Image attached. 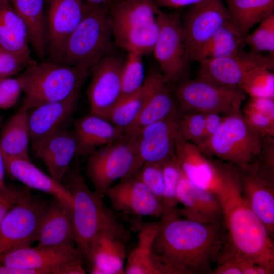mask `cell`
I'll return each mask as SVG.
<instances>
[{"mask_svg":"<svg viewBox=\"0 0 274 274\" xmlns=\"http://www.w3.org/2000/svg\"><path fill=\"white\" fill-rule=\"evenodd\" d=\"M153 250L165 274L212 273L226 241L223 223L169 215L160 219Z\"/></svg>","mask_w":274,"mask_h":274,"instance_id":"obj_1","label":"cell"},{"mask_svg":"<svg viewBox=\"0 0 274 274\" xmlns=\"http://www.w3.org/2000/svg\"><path fill=\"white\" fill-rule=\"evenodd\" d=\"M238 182H232L219 197L226 247L238 256L274 270L273 238L242 196Z\"/></svg>","mask_w":274,"mask_h":274,"instance_id":"obj_2","label":"cell"},{"mask_svg":"<svg viewBox=\"0 0 274 274\" xmlns=\"http://www.w3.org/2000/svg\"><path fill=\"white\" fill-rule=\"evenodd\" d=\"M62 184L72 196L74 242L83 259L94 242L104 233L115 234L126 243L131 239L130 231L105 205L104 198L88 187L78 165L74 163L71 165Z\"/></svg>","mask_w":274,"mask_h":274,"instance_id":"obj_3","label":"cell"},{"mask_svg":"<svg viewBox=\"0 0 274 274\" xmlns=\"http://www.w3.org/2000/svg\"><path fill=\"white\" fill-rule=\"evenodd\" d=\"M114 44L108 8L85 2L83 16L67 38L57 62L89 71L113 53Z\"/></svg>","mask_w":274,"mask_h":274,"instance_id":"obj_4","label":"cell"},{"mask_svg":"<svg viewBox=\"0 0 274 274\" xmlns=\"http://www.w3.org/2000/svg\"><path fill=\"white\" fill-rule=\"evenodd\" d=\"M159 10L154 0H114L109 8L114 44L128 52H152Z\"/></svg>","mask_w":274,"mask_h":274,"instance_id":"obj_5","label":"cell"},{"mask_svg":"<svg viewBox=\"0 0 274 274\" xmlns=\"http://www.w3.org/2000/svg\"><path fill=\"white\" fill-rule=\"evenodd\" d=\"M90 72L53 61H33L19 75L24 98L19 109L28 112L40 105L65 98L80 90Z\"/></svg>","mask_w":274,"mask_h":274,"instance_id":"obj_6","label":"cell"},{"mask_svg":"<svg viewBox=\"0 0 274 274\" xmlns=\"http://www.w3.org/2000/svg\"><path fill=\"white\" fill-rule=\"evenodd\" d=\"M262 137L248 125L241 112L225 116L217 131L196 146L206 155L242 167L255 159Z\"/></svg>","mask_w":274,"mask_h":274,"instance_id":"obj_7","label":"cell"},{"mask_svg":"<svg viewBox=\"0 0 274 274\" xmlns=\"http://www.w3.org/2000/svg\"><path fill=\"white\" fill-rule=\"evenodd\" d=\"M143 165L136 136L126 135L101 147L88 156L86 172L98 195L104 198L113 184L136 172Z\"/></svg>","mask_w":274,"mask_h":274,"instance_id":"obj_8","label":"cell"},{"mask_svg":"<svg viewBox=\"0 0 274 274\" xmlns=\"http://www.w3.org/2000/svg\"><path fill=\"white\" fill-rule=\"evenodd\" d=\"M173 92L178 109L182 113H216L228 116L242 112L246 99L240 89L199 77L183 79L177 83Z\"/></svg>","mask_w":274,"mask_h":274,"instance_id":"obj_9","label":"cell"},{"mask_svg":"<svg viewBox=\"0 0 274 274\" xmlns=\"http://www.w3.org/2000/svg\"><path fill=\"white\" fill-rule=\"evenodd\" d=\"M175 155L183 174L194 185L219 198L238 179L236 166L206 155L195 144L178 136Z\"/></svg>","mask_w":274,"mask_h":274,"instance_id":"obj_10","label":"cell"},{"mask_svg":"<svg viewBox=\"0 0 274 274\" xmlns=\"http://www.w3.org/2000/svg\"><path fill=\"white\" fill-rule=\"evenodd\" d=\"M159 33L152 52L168 84L185 79L190 62L181 18L178 11L158 14Z\"/></svg>","mask_w":274,"mask_h":274,"instance_id":"obj_11","label":"cell"},{"mask_svg":"<svg viewBox=\"0 0 274 274\" xmlns=\"http://www.w3.org/2000/svg\"><path fill=\"white\" fill-rule=\"evenodd\" d=\"M48 206L28 190L0 225V255L31 246L37 241Z\"/></svg>","mask_w":274,"mask_h":274,"instance_id":"obj_12","label":"cell"},{"mask_svg":"<svg viewBox=\"0 0 274 274\" xmlns=\"http://www.w3.org/2000/svg\"><path fill=\"white\" fill-rule=\"evenodd\" d=\"M224 0H202L188 7L181 19L191 62L214 35L229 21Z\"/></svg>","mask_w":274,"mask_h":274,"instance_id":"obj_13","label":"cell"},{"mask_svg":"<svg viewBox=\"0 0 274 274\" xmlns=\"http://www.w3.org/2000/svg\"><path fill=\"white\" fill-rule=\"evenodd\" d=\"M198 62L197 77L238 89L253 69L264 67L272 71L274 68L273 55H264L244 49L229 56L204 59Z\"/></svg>","mask_w":274,"mask_h":274,"instance_id":"obj_14","label":"cell"},{"mask_svg":"<svg viewBox=\"0 0 274 274\" xmlns=\"http://www.w3.org/2000/svg\"><path fill=\"white\" fill-rule=\"evenodd\" d=\"M124 60L113 53L89 71L91 80L87 90L91 113L107 119L122 95V74Z\"/></svg>","mask_w":274,"mask_h":274,"instance_id":"obj_15","label":"cell"},{"mask_svg":"<svg viewBox=\"0 0 274 274\" xmlns=\"http://www.w3.org/2000/svg\"><path fill=\"white\" fill-rule=\"evenodd\" d=\"M240 192L269 235L274 233V174L252 164L237 167Z\"/></svg>","mask_w":274,"mask_h":274,"instance_id":"obj_16","label":"cell"},{"mask_svg":"<svg viewBox=\"0 0 274 274\" xmlns=\"http://www.w3.org/2000/svg\"><path fill=\"white\" fill-rule=\"evenodd\" d=\"M135 172L120 180L107 193L112 207L139 217L160 218L168 215L161 200L138 177Z\"/></svg>","mask_w":274,"mask_h":274,"instance_id":"obj_17","label":"cell"},{"mask_svg":"<svg viewBox=\"0 0 274 274\" xmlns=\"http://www.w3.org/2000/svg\"><path fill=\"white\" fill-rule=\"evenodd\" d=\"M181 115L178 110L146 126L136 135L138 155L143 164H162L175 154Z\"/></svg>","mask_w":274,"mask_h":274,"instance_id":"obj_18","label":"cell"},{"mask_svg":"<svg viewBox=\"0 0 274 274\" xmlns=\"http://www.w3.org/2000/svg\"><path fill=\"white\" fill-rule=\"evenodd\" d=\"M83 258L74 246L37 245L16 249L0 255V263L13 267L51 274L61 264Z\"/></svg>","mask_w":274,"mask_h":274,"instance_id":"obj_19","label":"cell"},{"mask_svg":"<svg viewBox=\"0 0 274 274\" xmlns=\"http://www.w3.org/2000/svg\"><path fill=\"white\" fill-rule=\"evenodd\" d=\"M47 50L50 61L57 62L67 38L81 20L83 0H47Z\"/></svg>","mask_w":274,"mask_h":274,"instance_id":"obj_20","label":"cell"},{"mask_svg":"<svg viewBox=\"0 0 274 274\" xmlns=\"http://www.w3.org/2000/svg\"><path fill=\"white\" fill-rule=\"evenodd\" d=\"M80 90L67 97L37 106L27 112L30 143L33 149L65 128L76 107Z\"/></svg>","mask_w":274,"mask_h":274,"instance_id":"obj_21","label":"cell"},{"mask_svg":"<svg viewBox=\"0 0 274 274\" xmlns=\"http://www.w3.org/2000/svg\"><path fill=\"white\" fill-rule=\"evenodd\" d=\"M176 197L182 205L176 214L186 219L206 223L223 224L222 204L214 193L194 185L183 174L177 189Z\"/></svg>","mask_w":274,"mask_h":274,"instance_id":"obj_22","label":"cell"},{"mask_svg":"<svg viewBox=\"0 0 274 274\" xmlns=\"http://www.w3.org/2000/svg\"><path fill=\"white\" fill-rule=\"evenodd\" d=\"M33 150L45 164L50 176L60 183L72 161L78 157L74 131L65 128L46 139Z\"/></svg>","mask_w":274,"mask_h":274,"instance_id":"obj_23","label":"cell"},{"mask_svg":"<svg viewBox=\"0 0 274 274\" xmlns=\"http://www.w3.org/2000/svg\"><path fill=\"white\" fill-rule=\"evenodd\" d=\"M149 75L151 78L149 95L138 118L126 131L127 134L136 136L146 126L168 117L179 110L174 92L160 72L153 70Z\"/></svg>","mask_w":274,"mask_h":274,"instance_id":"obj_24","label":"cell"},{"mask_svg":"<svg viewBox=\"0 0 274 274\" xmlns=\"http://www.w3.org/2000/svg\"><path fill=\"white\" fill-rule=\"evenodd\" d=\"M74 126L78 156H88L96 149L115 142L126 135L123 129L92 113L76 119Z\"/></svg>","mask_w":274,"mask_h":274,"instance_id":"obj_25","label":"cell"},{"mask_svg":"<svg viewBox=\"0 0 274 274\" xmlns=\"http://www.w3.org/2000/svg\"><path fill=\"white\" fill-rule=\"evenodd\" d=\"M72 205L54 198L48 204L37 238L38 245L74 246Z\"/></svg>","mask_w":274,"mask_h":274,"instance_id":"obj_26","label":"cell"},{"mask_svg":"<svg viewBox=\"0 0 274 274\" xmlns=\"http://www.w3.org/2000/svg\"><path fill=\"white\" fill-rule=\"evenodd\" d=\"M126 242L117 235L104 233L94 242L84 258L91 274H123L127 259Z\"/></svg>","mask_w":274,"mask_h":274,"instance_id":"obj_27","label":"cell"},{"mask_svg":"<svg viewBox=\"0 0 274 274\" xmlns=\"http://www.w3.org/2000/svg\"><path fill=\"white\" fill-rule=\"evenodd\" d=\"M6 173L26 187L51 195L59 199L73 204L69 190L37 167L29 159L11 157L4 154Z\"/></svg>","mask_w":274,"mask_h":274,"instance_id":"obj_28","label":"cell"},{"mask_svg":"<svg viewBox=\"0 0 274 274\" xmlns=\"http://www.w3.org/2000/svg\"><path fill=\"white\" fill-rule=\"evenodd\" d=\"M160 221L144 223L138 227V242L127 257L125 274H164L153 250Z\"/></svg>","mask_w":274,"mask_h":274,"instance_id":"obj_29","label":"cell"},{"mask_svg":"<svg viewBox=\"0 0 274 274\" xmlns=\"http://www.w3.org/2000/svg\"><path fill=\"white\" fill-rule=\"evenodd\" d=\"M13 8L23 21L27 29L29 43L40 58L47 50V0H9Z\"/></svg>","mask_w":274,"mask_h":274,"instance_id":"obj_30","label":"cell"},{"mask_svg":"<svg viewBox=\"0 0 274 274\" xmlns=\"http://www.w3.org/2000/svg\"><path fill=\"white\" fill-rule=\"evenodd\" d=\"M26 28L9 0L0 1V47L32 59Z\"/></svg>","mask_w":274,"mask_h":274,"instance_id":"obj_31","label":"cell"},{"mask_svg":"<svg viewBox=\"0 0 274 274\" xmlns=\"http://www.w3.org/2000/svg\"><path fill=\"white\" fill-rule=\"evenodd\" d=\"M230 22L244 36L274 14V0H224Z\"/></svg>","mask_w":274,"mask_h":274,"instance_id":"obj_32","label":"cell"},{"mask_svg":"<svg viewBox=\"0 0 274 274\" xmlns=\"http://www.w3.org/2000/svg\"><path fill=\"white\" fill-rule=\"evenodd\" d=\"M29 142L27 112L19 109L3 127L0 134V147L6 156L29 159Z\"/></svg>","mask_w":274,"mask_h":274,"instance_id":"obj_33","label":"cell"},{"mask_svg":"<svg viewBox=\"0 0 274 274\" xmlns=\"http://www.w3.org/2000/svg\"><path fill=\"white\" fill-rule=\"evenodd\" d=\"M245 36L228 21L211 38L198 53L195 61L225 57L244 49Z\"/></svg>","mask_w":274,"mask_h":274,"instance_id":"obj_34","label":"cell"},{"mask_svg":"<svg viewBox=\"0 0 274 274\" xmlns=\"http://www.w3.org/2000/svg\"><path fill=\"white\" fill-rule=\"evenodd\" d=\"M150 88L151 78L148 75L142 87L136 92L121 99L110 112L107 119L126 132L143 109Z\"/></svg>","mask_w":274,"mask_h":274,"instance_id":"obj_35","label":"cell"},{"mask_svg":"<svg viewBox=\"0 0 274 274\" xmlns=\"http://www.w3.org/2000/svg\"><path fill=\"white\" fill-rule=\"evenodd\" d=\"M239 89L250 97L274 98V74L272 71L257 67L246 76Z\"/></svg>","mask_w":274,"mask_h":274,"instance_id":"obj_36","label":"cell"},{"mask_svg":"<svg viewBox=\"0 0 274 274\" xmlns=\"http://www.w3.org/2000/svg\"><path fill=\"white\" fill-rule=\"evenodd\" d=\"M143 56L136 52H128L122 70L120 99L136 92L143 85L146 79Z\"/></svg>","mask_w":274,"mask_h":274,"instance_id":"obj_37","label":"cell"},{"mask_svg":"<svg viewBox=\"0 0 274 274\" xmlns=\"http://www.w3.org/2000/svg\"><path fill=\"white\" fill-rule=\"evenodd\" d=\"M162 167L164 189L161 200L168 215H170L177 209L176 191L183 173L175 154L162 163Z\"/></svg>","mask_w":274,"mask_h":274,"instance_id":"obj_38","label":"cell"},{"mask_svg":"<svg viewBox=\"0 0 274 274\" xmlns=\"http://www.w3.org/2000/svg\"><path fill=\"white\" fill-rule=\"evenodd\" d=\"M257 28L250 34L245 37V44L250 51L261 53H274V14L259 23Z\"/></svg>","mask_w":274,"mask_h":274,"instance_id":"obj_39","label":"cell"},{"mask_svg":"<svg viewBox=\"0 0 274 274\" xmlns=\"http://www.w3.org/2000/svg\"><path fill=\"white\" fill-rule=\"evenodd\" d=\"M204 131V114L181 112L178 133L180 139L197 145L203 139Z\"/></svg>","mask_w":274,"mask_h":274,"instance_id":"obj_40","label":"cell"},{"mask_svg":"<svg viewBox=\"0 0 274 274\" xmlns=\"http://www.w3.org/2000/svg\"><path fill=\"white\" fill-rule=\"evenodd\" d=\"M135 174L151 192L161 200L164 189L162 164L144 163Z\"/></svg>","mask_w":274,"mask_h":274,"instance_id":"obj_41","label":"cell"},{"mask_svg":"<svg viewBox=\"0 0 274 274\" xmlns=\"http://www.w3.org/2000/svg\"><path fill=\"white\" fill-rule=\"evenodd\" d=\"M33 61L0 47V79L24 71Z\"/></svg>","mask_w":274,"mask_h":274,"instance_id":"obj_42","label":"cell"},{"mask_svg":"<svg viewBox=\"0 0 274 274\" xmlns=\"http://www.w3.org/2000/svg\"><path fill=\"white\" fill-rule=\"evenodd\" d=\"M242 113L248 125L259 135L274 136V118L244 107Z\"/></svg>","mask_w":274,"mask_h":274,"instance_id":"obj_43","label":"cell"},{"mask_svg":"<svg viewBox=\"0 0 274 274\" xmlns=\"http://www.w3.org/2000/svg\"><path fill=\"white\" fill-rule=\"evenodd\" d=\"M21 92L22 84L18 76L15 78L0 79V109H7L17 101Z\"/></svg>","mask_w":274,"mask_h":274,"instance_id":"obj_44","label":"cell"},{"mask_svg":"<svg viewBox=\"0 0 274 274\" xmlns=\"http://www.w3.org/2000/svg\"><path fill=\"white\" fill-rule=\"evenodd\" d=\"M251 163L260 169L274 174V136L262 137L260 151Z\"/></svg>","mask_w":274,"mask_h":274,"instance_id":"obj_45","label":"cell"},{"mask_svg":"<svg viewBox=\"0 0 274 274\" xmlns=\"http://www.w3.org/2000/svg\"><path fill=\"white\" fill-rule=\"evenodd\" d=\"M28 188L6 185L0 191V225L10 211L27 192Z\"/></svg>","mask_w":274,"mask_h":274,"instance_id":"obj_46","label":"cell"},{"mask_svg":"<svg viewBox=\"0 0 274 274\" xmlns=\"http://www.w3.org/2000/svg\"><path fill=\"white\" fill-rule=\"evenodd\" d=\"M244 107L264 113L274 118V98L250 97Z\"/></svg>","mask_w":274,"mask_h":274,"instance_id":"obj_47","label":"cell"},{"mask_svg":"<svg viewBox=\"0 0 274 274\" xmlns=\"http://www.w3.org/2000/svg\"><path fill=\"white\" fill-rule=\"evenodd\" d=\"M224 116L216 113L204 114V135L200 143L212 135L217 131L223 121Z\"/></svg>","mask_w":274,"mask_h":274,"instance_id":"obj_48","label":"cell"},{"mask_svg":"<svg viewBox=\"0 0 274 274\" xmlns=\"http://www.w3.org/2000/svg\"><path fill=\"white\" fill-rule=\"evenodd\" d=\"M84 262V259L81 258L61 264L54 268L51 274H85Z\"/></svg>","mask_w":274,"mask_h":274,"instance_id":"obj_49","label":"cell"},{"mask_svg":"<svg viewBox=\"0 0 274 274\" xmlns=\"http://www.w3.org/2000/svg\"><path fill=\"white\" fill-rule=\"evenodd\" d=\"M202 0H154L158 7L180 9L189 7Z\"/></svg>","mask_w":274,"mask_h":274,"instance_id":"obj_50","label":"cell"},{"mask_svg":"<svg viewBox=\"0 0 274 274\" xmlns=\"http://www.w3.org/2000/svg\"><path fill=\"white\" fill-rule=\"evenodd\" d=\"M0 274H41L39 271L17 268L0 263Z\"/></svg>","mask_w":274,"mask_h":274,"instance_id":"obj_51","label":"cell"},{"mask_svg":"<svg viewBox=\"0 0 274 274\" xmlns=\"http://www.w3.org/2000/svg\"><path fill=\"white\" fill-rule=\"evenodd\" d=\"M1 121V118L0 117V122ZM6 173L4 153L0 147V191H1L6 185L5 183V175Z\"/></svg>","mask_w":274,"mask_h":274,"instance_id":"obj_52","label":"cell"},{"mask_svg":"<svg viewBox=\"0 0 274 274\" xmlns=\"http://www.w3.org/2000/svg\"><path fill=\"white\" fill-rule=\"evenodd\" d=\"M85 2L103 6L108 8L114 0H83Z\"/></svg>","mask_w":274,"mask_h":274,"instance_id":"obj_53","label":"cell"},{"mask_svg":"<svg viewBox=\"0 0 274 274\" xmlns=\"http://www.w3.org/2000/svg\"><path fill=\"white\" fill-rule=\"evenodd\" d=\"M0 1H2V0H0Z\"/></svg>","mask_w":274,"mask_h":274,"instance_id":"obj_54","label":"cell"}]
</instances>
